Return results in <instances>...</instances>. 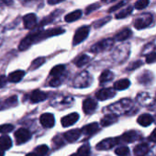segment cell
<instances>
[{
  "instance_id": "7",
  "label": "cell",
  "mask_w": 156,
  "mask_h": 156,
  "mask_svg": "<svg viewBox=\"0 0 156 156\" xmlns=\"http://www.w3.org/2000/svg\"><path fill=\"white\" fill-rule=\"evenodd\" d=\"M115 95H116V92H115L114 89H112V88H103V89L99 90L96 94V97H97V98L98 100L104 101V100L112 98Z\"/></svg>"
},
{
  "instance_id": "29",
  "label": "cell",
  "mask_w": 156,
  "mask_h": 156,
  "mask_svg": "<svg viewBox=\"0 0 156 156\" xmlns=\"http://www.w3.org/2000/svg\"><path fill=\"white\" fill-rule=\"evenodd\" d=\"M90 154V146L88 144H85L81 146L77 151L78 156H89Z\"/></svg>"
},
{
  "instance_id": "6",
  "label": "cell",
  "mask_w": 156,
  "mask_h": 156,
  "mask_svg": "<svg viewBox=\"0 0 156 156\" xmlns=\"http://www.w3.org/2000/svg\"><path fill=\"white\" fill-rule=\"evenodd\" d=\"M119 142V138H108V139H105L102 141H100L98 145H97V149L103 151V150H109L112 147H114L116 144H118Z\"/></svg>"
},
{
  "instance_id": "4",
  "label": "cell",
  "mask_w": 156,
  "mask_h": 156,
  "mask_svg": "<svg viewBox=\"0 0 156 156\" xmlns=\"http://www.w3.org/2000/svg\"><path fill=\"white\" fill-rule=\"evenodd\" d=\"M89 31H90L89 26H83L78 29L74 33V36L73 39V45L75 46V45H78L81 42H83L87 38Z\"/></svg>"
},
{
  "instance_id": "21",
  "label": "cell",
  "mask_w": 156,
  "mask_h": 156,
  "mask_svg": "<svg viewBox=\"0 0 156 156\" xmlns=\"http://www.w3.org/2000/svg\"><path fill=\"white\" fill-rule=\"evenodd\" d=\"M132 32L129 29H124L122 30H120L116 36H115V39L116 41H124L126 40H128L130 36H131Z\"/></svg>"
},
{
  "instance_id": "39",
  "label": "cell",
  "mask_w": 156,
  "mask_h": 156,
  "mask_svg": "<svg viewBox=\"0 0 156 156\" xmlns=\"http://www.w3.org/2000/svg\"><path fill=\"white\" fill-rule=\"evenodd\" d=\"M60 84H61V80H60V78H58V77H54L50 83V85L51 87H58Z\"/></svg>"
},
{
  "instance_id": "41",
  "label": "cell",
  "mask_w": 156,
  "mask_h": 156,
  "mask_svg": "<svg viewBox=\"0 0 156 156\" xmlns=\"http://www.w3.org/2000/svg\"><path fill=\"white\" fill-rule=\"evenodd\" d=\"M141 62L140 61H139V62H135L132 65H129V68H128V70H133V69H135V68H138L140 65H141Z\"/></svg>"
},
{
  "instance_id": "11",
  "label": "cell",
  "mask_w": 156,
  "mask_h": 156,
  "mask_svg": "<svg viewBox=\"0 0 156 156\" xmlns=\"http://www.w3.org/2000/svg\"><path fill=\"white\" fill-rule=\"evenodd\" d=\"M140 137V136L138 131L131 130V131H128V132L124 133L120 138H119V140L129 143V142H133V141L137 140Z\"/></svg>"
},
{
  "instance_id": "20",
  "label": "cell",
  "mask_w": 156,
  "mask_h": 156,
  "mask_svg": "<svg viewBox=\"0 0 156 156\" xmlns=\"http://www.w3.org/2000/svg\"><path fill=\"white\" fill-rule=\"evenodd\" d=\"M138 123L142 126V127H147L150 124L152 123L153 121V118L150 115V114H142L138 118Z\"/></svg>"
},
{
  "instance_id": "47",
  "label": "cell",
  "mask_w": 156,
  "mask_h": 156,
  "mask_svg": "<svg viewBox=\"0 0 156 156\" xmlns=\"http://www.w3.org/2000/svg\"><path fill=\"white\" fill-rule=\"evenodd\" d=\"M26 156H37V155H36V154H35L34 152H31V153H28V154H27Z\"/></svg>"
},
{
  "instance_id": "28",
  "label": "cell",
  "mask_w": 156,
  "mask_h": 156,
  "mask_svg": "<svg viewBox=\"0 0 156 156\" xmlns=\"http://www.w3.org/2000/svg\"><path fill=\"white\" fill-rule=\"evenodd\" d=\"M64 72V65L61 64V65H56L54 66L51 72H50V74L53 77H58L59 75H61L62 73Z\"/></svg>"
},
{
  "instance_id": "48",
  "label": "cell",
  "mask_w": 156,
  "mask_h": 156,
  "mask_svg": "<svg viewBox=\"0 0 156 156\" xmlns=\"http://www.w3.org/2000/svg\"><path fill=\"white\" fill-rule=\"evenodd\" d=\"M70 156H78L77 154H72V155H70Z\"/></svg>"
},
{
  "instance_id": "44",
  "label": "cell",
  "mask_w": 156,
  "mask_h": 156,
  "mask_svg": "<svg viewBox=\"0 0 156 156\" xmlns=\"http://www.w3.org/2000/svg\"><path fill=\"white\" fill-rule=\"evenodd\" d=\"M21 3H28V2H31V1H35V0H19Z\"/></svg>"
},
{
  "instance_id": "43",
  "label": "cell",
  "mask_w": 156,
  "mask_h": 156,
  "mask_svg": "<svg viewBox=\"0 0 156 156\" xmlns=\"http://www.w3.org/2000/svg\"><path fill=\"white\" fill-rule=\"evenodd\" d=\"M63 1H65V0H48V4L49 5H56V4L62 3Z\"/></svg>"
},
{
  "instance_id": "10",
  "label": "cell",
  "mask_w": 156,
  "mask_h": 156,
  "mask_svg": "<svg viewBox=\"0 0 156 156\" xmlns=\"http://www.w3.org/2000/svg\"><path fill=\"white\" fill-rule=\"evenodd\" d=\"M40 122L44 128H51L54 125V117L51 113H44L40 118Z\"/></svg>"
},
{
  "instance_id": "13",
  "label": "cell",
  "mask_w": 156,
  "mask_h": 156,
  "mask_svg": "<svg viewBox=\"0 0 156 156\" xmlns=\"http://www.w3.org/2000/svg\"><path fill=\"white\" fill-rule=\"evenodd\" d=\"M81 130L78 129H71L68 130L67 132L64 133V138L67 141L69 142H74L75 140H77L81 136Z\"/></svg>"
},
{
  "instance_id": "16",
  "label": "cell",
  "mask_w": 156,
  "mask_h": 156,
  "mask_svg": "<svg viewBox=\"0 0 156 156\" xmlns=\"http://www.w3.org/2000/svg\"><path fill=\"white\" fill-rule=\"evenodd\" d=\"M98 129H99L98 124L97 122H94V123H90V124L87 125L85 128H83L81 130V133H83L87 136H89V135H92L95 132H97Z\"/></svg>"
},
{
  "instance_id": "9",
  "label": "cell",
  "mask_w": 156,
  "mask_h": 156,
  "mask_svg": "<svg viewBox=\"0 0 156 156\" xmlns=\"http://www.w3.org/2000/svg\"><path fill=\"white\" fill-rule=\"evenodd\" d=\"M23 23L25 29L31 30L37 25V17L35 14H27L23 17Z\"/></svg>"
},
{
  "instance_id": "38",
  "label": "cell",
  "mask_w": 156,
  "mask_h": 156,
  "mask_svg": "<svg viewBox=\"0 0 156 156\" xmlns=\"http://www.w3.org/2000/svg\"><path fill=\"white\" fill-rule=\"evenodd\" d=\"M146 62H147L148 63L155 62H156V52H150V53L146 56Z\"/></svg>"
},
{
  "instance_id": "37",
  "label": "cell",
  "mask_w": 156,
  "mask_h": 156,
  "mask_svg": "<svg viewBox=\"0 0 156 156\" xmlns=\"http://www.w3.org/2000/svg\"><path fill=\"white\" fill-rule=\"evenodd\" d=\"M100 8V5L99 4H92V5H89V7H87L86 9V15H89L91 14L92 12H94L95 10L98 9Z\"/></svg>"
},
{
  "instance_id": "34",
  "label": "cell",
  "mask_w": 156,
  "mask_h": 156,
  "mask_svg": "<svg viewBox=\"0 0 156 156\" xmlns=\"http://www.w3.org/2000/svg\"><path fill=\"white\" fill-rule=\"evenodd\" d=\"M110 20H111V18L110 17H106V18H104V19H101V20H98V21H96L95 23H94V27L95 28H101V27H103L105 24H107L108 21H110Z\"/></svg>"
},
{
  "instance_id": "46",
  "label": "cell",
  "mask_w": 156,
  "mask_h": 156,
  "mask_svg": "<svg viewBox=\"0 0 156 156\" xmlns=\"http://www.w3.org/2000/svg\"><path fill=\"white\" fill-rule=\"evenodd\" d=\"M103 1H104L105 3H111V2L115 1V0H103Z\"/></svg>"
},
{
  "instance_id": "22",
  "label": "cell",
  "mask_w": 156,
  "mask_h": 156,
  "mask_svg": "<svg viewBox=\"0 0 156 156\" xmlns=\"http://www.w3.org/2000/svg\"><path fill=\"white\" fill-rule=\"evenodd\" d=\"M11 146H12V140L9 136L3 135L0 137V147H1L4 151L10 149Z\"/></svg>"
},
{
  "instance_id": "8",
  "label": "cell",
  "mask_w": 156,
  "mask_h": 156,
  "mask_svg": "<svg viewBox=\"0 0 156 156\" xmlns=\"http://www.w3.org/2000/svg\"><path fill=\"white\" fill-rule=\"evenodd\" d=\"M78 119H79V115L77 113H71L67 116H64L62 119L61 123H62V127L66 128V127H70V126L73 125L75 122H77Z\"/></svg>"
},
{
  "instance_id": "15",
  "label": "cell",
  "mask_w": 156,
  "mask_h": 156,
  "mask_svg": "<svg viewBox=\"0 0 156 156\" xmlns=\"http://www.w3.org/2000/svg\"><path fill=\"white\" fill-rule=\"evenodd\" d=\"M47 98V94L41 91V90H35L32 92L31 96H30V100L33 103H38V102H41L43 100H45Z\"/></svg>"
},
{
  "instance_id": "24",
  "label": "cell",
  "mask_w": 156,
  "mask_h": 156,
  "mask_svg": "<svg viewBox=\"0 0 156 156\" xmlns=\"http://www.w3.org/2000/svg\"><path fill=\"white\" fill-rule=\"evenodd\" d=\"M130 86V82L129 79H121L114 84V89L116 90H125Z\"/></svg>"
},
{
  "instance_id": "35",
  "label": "cell",
  "mask_w": 156,
  "mask_h": 156,
  "mask_svg": "<svg viewBox=\"0 0 156 156\" xmlns=\"http://www.w3.org/2000/svg\"><path fill=\"white\" fill-rule=\"evenodd\" d=\"M14 129V126L12 124H4L0 126V133H9Z\"/></svg>"
},
{
  "instance_id": "36",
  "label": "cell",
  "mask_w": 156,
  "mask_h": 156,
  "mask_svg": "<svg viewBox=\"0 0 156 156\" xmlns=\"http://www.w3.org/2000/svg\"><path fill=\"white\" fill-rule=\"evenodd\" d=\"M129 3V0H122V1H120L119 3H118L117 5H115V6H113L112 8H110L109 9H108V12L109 13H111V12H115L116 10H118L119 9H120V8H122L123 6H125L126 4H128Z\"/></svg>"
},
{
  "instance_id": "12",
  "label": "cell",
  "mask_w": 156,
  "mask_h": 156,
  "mask_svg": "<svg viewBox=\"0 0 156 156\" xmlns=\"http://www.w3.org/2000/svg\"><path fill=\"white\" fill-rule=\"evenodd\" d=\"M98 108L97 102L92 98H87L83 103V110L86 114H90Z\"/></svg>"
},
{
  "instance_id": "30",
  "label": "cell",
  "mask_w": 156,
  "mask_h": 156,
  "mask_svg": "<svg viewBox=\"0 0 156 156\" xmlns=\"http://www.w3.org/2000/svg\"><path fill=\"white\" fill-rule=\"evenodd\" d=\"M149 4H150V0H138L134 5V8L137 10H142L146 9L149 6Z\"/></svg>"
},
{
  "instance_id": "27",
  "label": "cell",
  "mask_w": 156,
  "mask_h": 156,
  "mask_svg": "<svg viewBox=\"0 0 156 156\" xmlns=\"http://www.w3.org/2000/svg\"><path fill=\"white\" fill-rule=\"evenodd\" d=\"M132 10H133V8L130 7V6H129V7H127L126 9H122L121 11H119V13H117L116 16H115V18H116L117 20L125 19V18L129 17V16L132 13Z\"/></svg>"
},
{
  "instance_id": "31",
  "label": "cell",
  "mask_w": 156,
  "mask_h": 156,
  "mask_svg": "<svg viewBox=\"0 0 156 156\" xmlns=\"http://www.w3.org/2000/svg\"><path fill=\"white\" fill-rule=\"evenodd\" d=\"M44 62H45V58L44 57H39V58L33 60V62L30 64V70H35V69L39 68Z\"/></svg>"
},
{
  "instance_id": "17",
  "label": "cell",
  "mask_w": 156,
  "mask_h": 156,
  "mask_svg": "<svg viewBox=\"0 0 156 156\" xmlns=\"http://www.w3.org/2000/svg\"><path fill=\"white\" fill-rule=\"evenodd\" d=\"M82 10L80 9H77V10H74L69 14H67L65 17H64V20L68 23H71V22H73V21H76L79 20L81 17H82Z\"/></svg>"
},
{
  "instance_id": "5",
  "label": "cell",
  "mask_w": 156,
  "mask_h": 156,
  "mask_svg": "<svg viewBox=\"0 0 156 156\" xmlns=\"http://www.w3.org/2000/svg\"><path fill=\"white\" fill-rule=\"evenodd\" d=\"M15 138H16L18 144H22V143L27 142L31 138V134L27 129L21 128V129H19L15 132Z\"/></svg>"
},
{
  "instance_id": "2",
  "label": "cell",
  "mask_w": 156,
  "mask_h": 156,
  "mask_svg": "<svg viewBox=\"0 0 156 156\" xmlns=\"http://www.w3.org/2000/svg\"><path fill=\"white\" fill-rule=\"evenodd\" d=\"M153 21V15L151 13H142L134 20V28L137 30L146 29L151 25Z\"/></svg>"
},
{
  "instance_id": "45",
  "label": "cell",
  "mask_w": 156,
  "mask_h": 156,
  "mask_svg": "<svg viewBox=\"0 0 156 156\" xmlns=\"http://www.w3.org/2000/svg\"><path fill=\"white\" fill-rule=\"evenodd\" d=\"M4 154H5V151L0 147V156H4Z\"/></svg>"
},
{
  "instance_id": "40",
  "label": "cell",
  "mask_w": 156,
  "mask_h": 156,
  "mask_svg": "<svg viewBox=\"0 0 156 156\" xmlns=\"http://www.w3.org/2000/svg\"><path fill=\"white\" fill-rule=\"evenodd\" d=\"M8 82V78L6 76H0V87H4Z\"/></svg>"
},
{
  "instance_id": "18",
  "label": "cell",
  "mask_w": 156,
  "mask_h": 156,
  "mask_svg": "<svg viewBox=\"0 0 156 156\" xmlns=\"http://www.w3.org/2000/svg\"><path fill=\"white\" fill-rule=\"evenodd\" d=\"M148 151H149V146L146 143L138 144L134 148V151H133V152L136 156H145Z\"/></svg>"
},
{
  "instance_id": "42",
  "label": "cell",
  "mask_w": 156,
  "mask_h": 156,
  "mask_svg": "<svg viewBox=\"0 0 156 156\" xmlns=\"http://www.w3.org/2000/svg\"><path fill=\"white\" fill-rule=\"evenodd\" d=\"M149 140L151 141H153V142H156V129L151 133V135L149 136Z\"/></svg>"
},
{
  "instance_id": "3",
  "label": "cell",
  "mask_w": 156,
  "mask_h": 156,
  "mask_svg": "<svg viewBox=\"0 0 156 156\" xmlns=\"http://www.w3.org/2000/svg\"><path fill=\"white\" fill-rule=\"evenodd\" d=\"M114 39L108 38V39H104L97 43H95L91 48H90V51L94 52V53H98L107 50H109L113 44H114Z\"/></svg>"
},
{
  "instance_id": "25",
  "label": "cell",
  "mask_w": 156,
  "mask_h": 156,
  "mask_svg": "<svg viewBox=\"0 0 156 156\" xmlns=\"http://www.w3.org/2000/svg\"><path fill=\"white\" fill-rule=\"evenodd\" d=\"M113 77H114V74L112 72L107 70V71H104L100 77H99V81H100V84H105V83H108L109 81H111L113 79Z\"/></svg>"
},
{
  "instance_id": "19",
  "label": "cell",
  "mask_w": 156,
  "mask_h": 156,
  "mask_svg": "<svg viewBox=\"0 0 156 156\" xmlns=\"http://www.w3.org/2000/svg\"><path fill=\"white\" fill-rule=\"evenodd\" d=\"M17 102H18L17 97L16 96H13V97L6 99L2 103H0V110H3V109L9 108H12V107H14V106L17 105Z\"/></svg>"
},
{
  "instance_id": "26",
  "label": "cell",
  "mask_w": 156,
  "mask_h": 156,
  "mask_svg": "<svg viewBox=\"0 0 156 156\" xmlns=\"http://www.w3.org/2000/svg\"><path fill=\"white\" fill-rule=\"evenodd\" d=\"M90 61V58L88 55L87 54H83V55H80L79 57H77L74 61V63L77 67H83L84 65H86L87 62H89Z\"/></svg>"
},
{
  "instance_id": "33",
  "label": "cell",
  "mask_w": 156,
  "mask_h": 156,
  "mask_svg": "<svg viewBox=\"0 0 156 156\" xmlns=\"http://www.w3.org/2000/svg\"><path fill=\"white\" fill-rule=\"evenodd\" d=\"M115 153L119 156H127L129 153V150L126 146L119 147L115 150Z\"/></svg>"
},
{
  "instance_id": "23",
  "label": "cell",
  "mask_w": 156,
  "mask_h": 156,
  "mask_svg": "<svg viewBox=\"0 0 156 156\" xmlns=\"http://www.w3.org/2000/svg\"><path fill=\"white\" fill-rule=\"evenodd\" d=\"M117 116L115 114H109L105 116L102 119H101V125L104 127H108L110 126L111 124L115 123L117 121Z\"/></svg>"
},
{
  "instance_id": "1",
  "label": "cell",
  "mask_w": 156,
  "mask_h": 156,
  "mask_svg": "<svg viewBox=\"0 0 156 156\" xmlns=\"http://www.w3.org/2000/svg\"><path fill=\"white\" fill-rule=\"evenodd\" d=\"M64 32V30L56 28V29H51L47 30H39L32 33H30L27 37H25L20 43L19 49L20 51H26L28 50L32 44L36 42H40L44 39H48L50 37L57 36L60 34H62Z\"/></svg>"
},
{
  "instance_id": "32",
  "label": "cell",
  "mask_w": 156,
  "mask_h": 156,
  "mask_svg": "<svg viewBox=\"0 0 156 156\" xmlns=\"http://www.w3.org/2000/svg\"><path fill=\"white\" fill-rule=\"evenodd\" d=\"M48 151H49V148H48L47 145H40L35 149L34 153L37 156H43L48 152Z\"/></svg>"
},
{
  "instance_id": "14",
  "label": "cell",
  "mask_w": 156,
  "mask_h": 156,
  "mask_svg": "<svg viewBox=\"0 0 156 156\" xmlns=\"http://www.w3.org/2000/svg\"><path fill=\"white\" fill-rule=\"evenodd\" d=\"M24 74H25V72L22 70H18V71L12 72L8 76V81L11 82V83H19L24 77Z\"/></svg>"
}]
</instances>
